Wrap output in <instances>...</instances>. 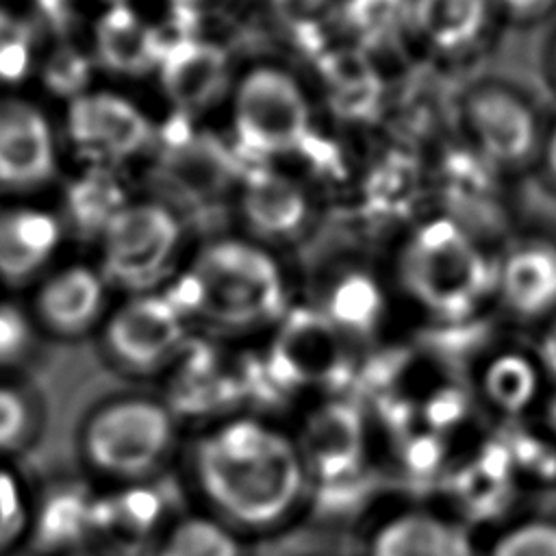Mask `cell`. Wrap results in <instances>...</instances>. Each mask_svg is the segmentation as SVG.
<instances>
[{
  "label": "cell",
  "instance_id": "cell-1",
  "mask_svg": "<svg viewBox=\"0 0 556 556\" xmlns=\"http://www.w3.org/2000/svg\"><path fill=\"white\" fill-rule=\"evenodd\" d=\"M189 463L206 510L241 534L282 528L300 513L311 486L298 439L254 415L211 424L195 439Z\"/></svg>",
  "mask_w": 556,
  "mask_h": 556
},
{
  "label": "cell",
  "instance_id": "cell-2",
  "mask_svg": "<svg viewBox=\"0 0 556 556\" xmlns=\"http://www.w3.org/2000/svg\"><path fill=\"white\" fill-rule=\"evenodd\" d=\"M400 278L408 295L428 313L465 321L495 295V258L471 232L450 217L421 224L400 256Z\"/></svg>",
  "mask_w": 556,
  "mask_h": 556
},
{
  "label": "cell",
  "instance_id": "cell-3",
  "mask_svg": "<svg viewBox=\"0 0 556 556\" xmlns=\"http://www.w3.org/2000/svg\"><path fill=\"white\" fill-rule=\"evenodd\" d=\"M182 315L191 311L226 328L267 321L285 302L276 261L261 245L239 239L204 245L182 278Z\"/></svg>",
  "mask_w": 556,
  "mask_h": 556
},
{
  "label": "cell",
  "instance_id": "cell-4",
  "mask_svg": "<svg viewBox=\"0 0 556 556\" xmlns=\"http://www.w3.org/2000/svg\"><path fill=\"white\" fill-rule=\"evenodd\" d=\"M178 424L167 404L148 395H115L83 419L80 456L100 478L146 482L172 456Z\"/></svg>",
  "mask_w": 556,
  "mask_h": 556
},
{
  "label": "cell",
  "instance_id": "cell-5",
  "mask_svg": "<svg viewBox=\"0 0 556 556\" xmlns=\"http://www.w3.org/2000/svg\"><path fill=\"white\" fill-rule=\"evenodd\" d=\"M232 126L239 141L258 154L293 152L311 130L308 98L289 72L252 67L237 83Z\"/></svg>",
  "mask_w": 556,
  "mask_h": 556
},
{
  "label": "cell",
  "instance_id": "cell-6",
  "mask_svg": "<svg viewBox=\"0 0 556 556\" xmlns=\"http://www.w3.org/2000/svg\"><path fill=\"white\" fill-rule=\"evenodd\" d=\"M102 269L126 289H146L172 263L180 243V222L156 202L122 204L100 228Z\"/></svg>",
  "mask_w": 556,
  "mask_h": 556
},
{
  "label": "cell",
  "instance_id": "cell-7",
  "mask_svg": "<svg viewBox=\"0 0 556 556\" xmlns=\"http://www.w3.org/2000/svg\"><path fill=\"white\" fill-rule=\"evenodd\" d=\"M185 339L182 311L163 295L139 293L119 304L104 324L102 341L126 371L152 374L163 369Z\"/></svg>",
  "mask_w": 556,
  "mask_h": 556
},
{
  "label": "cell",
  "instance_id": "cell-8",
  "mask_svg": "<svg viewBox=\"0 0 556 556\" xmlns=\"http://www.w3.org/2000/svg\"><path fill=\"white\" fill-rule=\"evenodd\" d=\"M67 135L85 154L119 161L150 141V119L119 93L87 91L67 109Z\"/></svg>",
  "mask_w": 556,
  "mask_h": 556
},
{
  "label": "cell",
  "instance_id": "cell-9",
  "mask_svg": "<svg viewBox=\"0 0 556 556\" xmlns=\"http://www.w3.org/2000/svg\"><path fill=\"white\" fill-rule=\"evenodd\" d=\"M473 148L508 169L528 161L541 146V130L532 106L504 87L482 89L469 102Z\"/></svg>",
  "mask_w": 556,
  "mask_h": 556
},
{
  "label": "cell",
  "instance_id": "cell-10",
  "mask_svg": "<svg viewBox=\"0 0 556 556\" xmlns=\"http://www.w3.org/2000/svg\"><path fill=\"white\" fill-rule=\"evenodd\" d=\"M56 169V146L48 117L33 102L0 98V185L35 189Z\"/></svg>",
  "mask_w": 556,
  "mask_h": 556
},
{
  "label": "cell",
  "instance_id": "cell-11",
  "mask_svg": "<svg viewBox=\"0 0 556 556\" xmlns=\"http://www.w3.org/2000/svg\"><path fill=\"white\" fill-rule=\"evenodd\" d=\"M495 298L517 317L556 315V243L528 237L495 256Z\"/></svg>",
  "mask_w": 556,
  "mask_h": 556
},
{
  "label": "cell",
  "instance_id": "cell-12",
  "mask_svg": "<svg viewBox=\"0 0 556 556\" xmlns=\"http://www.w3.org/2000/svg\"><path fill=\"white\" fill-rule=\"evenodd\" d=\"M365 556H473V543L458 521L413 506L393 510L371 528Z\"/></svg>",
  "mask_w": 556,
  "mask_h": 556
},
{
  "label": "cell",
  "instance_id": "cell-13",
  "mask_svg": "<svg viewBox=\"0 0 556 556\" xmlns=\"http://www.w3.org/2000/svg\"><path fill=\"white\" fill-rule=\"evenodd\" d=\"M104 300V278L91 267L70 265L39 287L35 311L50 332L83 337L102 317Z\"/></svg>",
  "mask_w": 556,
  "mask_h": 556
},
{
  "label": "cell",
  "instance_id": "cell-14",
  "mask_svg": "<svg viewBox=\"0 0 556 556\" xmlns=\"http://www.w3.org/2000/svg\"><path fill=\"white\" fill-rule=\"evenodd\" d=\"M161 85L182 111H204L228 87V59L208 41H180L161 54Z\"/></svg>",
  "mask_w": 556,
  "mask_h": 556
},
{
  "label": "cell",
  "instance_id": "cell-15",
  "mask_svg": "<svg viewBox=\"0 0 556 556\" xmlns=\"http://www.w3.org/2000/svg\"><path fill=\"white\" fill-rule=\"evenodd\" d=\"M61 239L59 219L35 206L0 211V278L24 282L54 254Z\"/></svg>",
  "mask_w": 556,
  "mask_h": 556
},
{
  "label": "cell",
  "instance_id": "cell-16",
  "mask_svg": "<svg viewBox=\"0 0 556 556\" xmlns=\"http://www.w3.org/2000/svg\"><path fill=\"white\" fill-rule=\"evenodd\" d=\"M491 0H413L410 24L441 54L471 50L489 28Z\"/></svg>",
  "mask_w": 556,
  "mask_h": 556
},
{
  "label": "cell",
  "instance_id": "cell-17",
  "mask_svg": "<svg viewBox=\"0 0 556 556\" xmlns=\"http://www.w3.org/2000/svg\"><path fill=\"white\" fill-rule=\"evenodd\" d=\"M241 213L248 226L267 239H285L298 232L308 215L304 189L274 172H256L241 191Z\"/></svg>",
  "mask_w": 556,
  "mask_h": 556
},
{
  "label": "cell",
  "instance_id": "cell-18",
  "mask_svg": "<svg viewBox=\"0 0 556 556\" xmlns=\"http://www.w3.org/2000/svg\"><path fill=\"white\" fill-rule=\"evenodd\" d=\"M98 495L72 482L52 486L33 506L30 532L46 549L67 552L96 534Z\"/></svg>",
  "mask_w": 556,
  "mask_h": 556
},
{
  "label": "cell",
  "instance_id": "cell-19",
  "mask_svg": "<svg viewBox=\"0 0 556 556\" xmlns=\"http://www.w3.org/2000/svg\"><path fill=\"white\" fill-rule=\"evenodd\" d=\"M154 556H248L245 534L208 510L187 513L165 523Z\"/></svg>",
  "mask_w": 556,
  "mask_h": 556
},
{
  "label": "cell",
  "instance_id": "cell-20",
  "mask_svg": "<svg viewBox=\"0 0 556 556\" xmlns=\"http://www.w3.org/2000/svg\"><path fill=\"white\" fill-rule=\"evenodd\" d=\"M96 48L109 67L124 74H137L150 65H159L163 54L148 24L128 9H113L100 20Z\"/></svg>",
  "mask_w": 556,
  "mask_h": 556
},
{
  "label": "cell",
  "instance_id": "cell-21",
  "mask_svg": "<svg viewBox=\"0 0 556 556\" xmlns=\"http://www.w3.org/2000/svg\"><path fill=\"white\" fill-rule=\"evenodd\" d=\"M163 502L152 486L143 482L119 484L111 495H98L96 508V532H113L124 539H137L161 523Z\"/></svg>",
  "mask_w": 556,
  "mask_h": 556
},
{
  "label": "cell",
  "instance_id": "cell-22",
  "mask_svg": "<svg viewBox=\"0 0 556 556\" xmlns=\"http://www.w3.org/2000/svg\"><path fill=\"white\" fill-rule=\"evenodd\" d=\"M541 376L536 358L504 350L484 365L480 384L493 406L504 413H521L539 395Z\"/></svg>",
  "mask_w": 556,
  "mask_h": 556
},
{
  "label": "cell",
  "instance_id": "cell-23",
  "mask_svg": "<svg viewBox=\"0 0 556 556\" xmlns=\"http://www.w3.org/2000/svg\"><path fill=\"white\" fill-rule=\"evenodd\" d=\"M33 506L22 478L9 467H0V549L30 532Z\"/></svg>",
  "mask_w": 556,
  "mask_h": 556
},
{
  "label": "cell",
  "instance_id": "cell-24",
  "mask_svg": "<svg viewBox=\"0 0 556 556\" xmlns=\"http://www.w3.org/2000/svg\"><path fill=\"white\" fill-rule=\"evenodd\" d=\"M486 556H556V521L530 519L513 526Z\"/></svg>",
  "mask_w": 556,
  "mask_h": 556
},
{
  "label": "cell",
  "instance_id": "cell-25",
  "mask_svg": "<svg viewBox=\"0 0 556 556\" xmlns=\"http://www.w3.org/2000/svg\"><path fill=\"white\" fill-rule=\"evenodd\" d=\"M33 408L22 391L0 384V450L26 441L33 428Z\"/></svg>",
  "mask_w": 556,
  "mask_h": 556
},
{
  "label": "cell",
  "instance_id": "cell-26",
  "mask_svg": "<svg viewBox=\"0 0 556 556\" xmlns=\"http://www.w3.org/2000/svg\"><path fill=\"white\" fill-rule=\"evenodd\" d=\"M378 311V293L374 285L363 278H354L334 291L332 313L345 324H361Z\"/></svg>",
  "mask_w": 556,
  "mask_h": 556
},
{
  "label": "cell",
  "instance_id": "cell-27",
  "mask_svg": "<svg viewBox=\"0 0 556 556\" xmlns=\"http://www.w3.org/2000/svg\"><path fill=\"white\" fill-rule=\"evenodd\" d=\"M410 4L413 0H350V17L365 30L393 28L402 20L410 22Z\"/></svg>",
  "mask_w": 556,
  "mask_h": 556
},
{
  "label": "cell",
  "instance_id": "cell-28",
  "mask_svg": "<svg viewBox=\"0 0 556 556\" xmlns=\"http://www.w3.org/2000/svg\"><path fill=\"white\" fill-rule=\"evenodd\" d=\"M30 345V326L20 308L0 304V365L17 361Z\"/></svg>",
  "mask_w": 556,
  "mask_h": 556
},
{
  "label": "cell",
  "instance_id": "cell-29",
  "mask_svg": "<svg viewBox=\"0 0 556 556\" xmlns=\"http://www.w3.org/2000/svg\"><path fill=\"white\" fill-rule=\"evenodd\" d=\"M536 363L545 376L556 380V315H552L549 324L539 337L536 343Z\"/></svg>",
  "mask_w": 556,
  "mask_h": 556
},
{
  "label": "cell",
  "instance_id": "cell-30",
  "mask_svg": "<svg viewBox=\"0 0 556 556\" xmlns=\"http://www.w3.org/2000/svg\"><path fill=\"white\" fill-rule=\"evenodd\" d=\"M495 11H502L508 17H534L539 15L552 0H491Z\"/></svg>",
  "mask_w": 556,
  "mask_h": 556
},
{
  "label": "cell",
  "instance_id": "cell-31",
  "mask_svg": "<svg viewBox=\"0 0 556 556\" xmlns=\"http://www.w3.org/2000/svg\"><path fill=\"white\" fill-rule=\"evenodd\" d=\"M545 172L549 174V178L556 182V122L552 124V128L545 132V137H541V146H539Z\"/></svg>",
  "mask_w": 556,
  "mask_h": 556
},
{
  "label": "cell",
  "instance_id": "cell-32",
  "mask_svg": "<svg viewBox=\"0 0 556 556\" xmlns=\"http://www.w3.org/2000/svg\"><path fill=\"white\" fill-rule=\"evenodd\" d=\"M547 426H549L552 437L556 439V393L547 402Z\"/></svg>",
  "mask_w": 556,
  "mask_h": 556
},
{
  "label": "cell",
  "instance_id": "cell-33",
  "mask_svg": "<svg viewBox=\"0 0 556 556\" xmlns=\"http://www.w3.org/2000/svg\"><path fill=\"white\" fill-rule=\"evenodd\" d=\"M554 61H556V46H554Z\"/></svg>",
  "mask_w": 556,
  "mask_h": 556
}]
</instances>
